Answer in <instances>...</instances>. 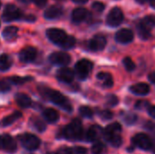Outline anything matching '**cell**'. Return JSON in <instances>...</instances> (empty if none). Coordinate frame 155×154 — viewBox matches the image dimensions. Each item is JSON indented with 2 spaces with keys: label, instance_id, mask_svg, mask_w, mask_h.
Segmentation results:
<instances>
[{
  "label": "cell",
  "instance_id": "cell-28",
  "mask_svg": "<svg viewBox=\"0 0 155 154\" xmlns=\"http://www.w3.org/2000/svg\"><path fill=\"white\" fill-rule=\"evenodd\" d=\"M104 151H105V145L103 143H100V142L95 143L93 145L92 150H91L93 154H103Z\"/></svg>",
  "mask_w": 155,
  "mask_h": 154
},
{
  "label": "cell",
  "instance_id": "cell-37",
  "mask_svg": "<svg viewBox=\"0 0 155 154\" xmlns=\"http://www.w3.org/2000/svg\"><path fill=\"white\" fill-rule=\"evenodd\" d=\"M10 90V85L7 81H0V92L5 93Z\"/></svg>",
  "mask_w": 155,
  "mask_h": 154
},
{
  "label": "cell",
  "instance_id": "cell-9",
  "mask_svg": "<svg viewBox=\"0 0 155 154\" xmlns=\"http://www.w3.org/2000/svg\"><path fill=\"white\" fill-rule=\"evenodd\" d=\"M107 40L106 37L104 34H95L90 41L88 44L89 49L93 52H99L104 49L105 45H106Z\"/></svg>",
  "mask_w": 155,
  "mask_h": 154
},
{
  "label": "cell",
  "instance_id": "cell-44",
  "mask_svg": "<svg viewBox=\"0 0 155 154\" xmlns=\"http://www.w3.org/2000/svg\"><path fill=\"white\" fill-rule=\"evenodd\" d=\"M148 1H149V0H136V2H138L139 4H142V5H143V4L147 3Z\"/></svg>",
  "mask_w": 155,
  "mask_h": 154
},
{
  "label": "cell",
  "instance_id": "cell-5",
  "mask_svg": "<svg viewBox=\"0 0 155 154\" xmlns=\"http://www.w3.org/2000/svg\"><path fill=\"white\" fill-rule=\"evenodd\" d=\"M93 69V63L87 59H82L75 64V74L81 80H84L88 77Z\"/></svg>",
  "mask_w": 155,
  "mask_h": 154
},
{
  "label": "cell",
  "instance_id": "cell-21",
  "mask_svg": "<svg viewBox=\"0 0 155 154\" xmlns=\"http://www.w3.org/2000/svg\"><path fill=\"white\" fill-rule=\"evenodd\" d=\"M97 79L99 80V82L101 83V84L104 87L106 88H110L114 85V79L113 76L111 75V74L106 73V72H101L97 74Z\"/></svg>",
  "mask_w": 155,
  "mask_h": 154
},
{
  "label": "cell",
  "instance_id": "cell-2",
  "mask_svg": "<svg viewBox=\"0 0 155 154\" xmlns=\"http://www.w3.org/2000/svg\"><path fill=\"white\" fill-rule=\"evenodd\" d=\"M43 93L51 102H53L54 104L61 107L63 110H64L66 112H72V110H73L72 104L70 103L69 100L61 93L52 90V89H49V88H45V89H44Z\"/></svg>",
  "mask_w": 155,
  "mask_h": 154
},
{
  "label": "cell",
  "instance_id": "cell-17",
  "mask_svg": "<svg viewBox=\"0 0 155 154\" xmlns=\"http://www.w3.org/2000/svg\"><path fill=\"white\" fill-rule=\"evenodd\" d=\"M64 14V9L59 5H54L48 7L44 14V16L48 20H54L61 17Z\"/></svg>",
  "mask_w": 155,
  "mask_h": 154
},
{
  "label": "cell",
  "instance_id": "cell-24",
  "mask_svg": "<svg viewBox=\"0 0 155 154\" xmlns=\"http://www.w3.org/2000/svg\"><path fill=\"white\" fill-rule=\"evenodd\" d=\"M15 101L17 104L22 108H27L32 104L31 98L25 93H17L15 95Z\"/></svg>",
  "mask_w": 155,
  "mask_h": 154
},
{
  "label": "cell",
  "instance_id": "cell-11",
  "mask_svg": "<svg viewBox=\"0 0 155 154\" xmlns=\"http://www.w3.org/2000/svg\"><path fill=\"white\" fill-rule=\"evenodd\" d=\"M49 60L52 64L57 65H67L71 62V56L64 52H54L49 56Z\"/></svg>",
  "mask_w": 155,
  "mask_h": 154
},
{
  "label": "cell",
  "instance_id": "cell-7",
  "mask_svg": "<svg viewBox=\"0 0 155 154\" xmlns=\"http://www.w3.org/2000/svg\"><path fill=\"white\" fill-rule=\"evenodd\" d=\"M124 21V13L121 8L114 7L110 10L106 17V24L109 26L116 27L119 26Z\"/></svg>",
  "mask_w": 155,
  "mask_h": 154
},
{
  "label": "cell",
  "instance_id": "cell-40",
  "mask_svg": "<svg viewBox=\"0 0 155 154\" xmlns=\"http://www.w3.org/2000/svg\"><path fill=\"white\" fill-rule=\"evenodd\" d=\"M147 110H148V113H149L152 117L155 118V105L149 106Z\"/></svg>",
  "mask_w": 155,
  "mask_h": 154
},
{
  "label": "cell",
  "instance_id": "cell-45",
  "mask_svg": "<svg viewBox=\"0 0 155 154\" xmlns=\"http://www.w3.org/2000/svg\"><path fill=\"white\" fill-rule=\"evenodd\" d=\"M18 1H20L22 3H25V4H27L29 2V0H18Z\"/></svg>",
  "mask_w": 155,
  "mask_h": 154
},
{
  "label": "cell",
  "instance_id": "cell-3",
  "mask_svg": "<svg viewBox=\"0 0 155 154\" xmlns=\"http://www.w3.org/2000/svg\"><path fill=\"white\" fill-rule=\"evenodd\" d=\"M154 26L155 15H150L144 16L143 19H141L138 22V24L136 25L139 36L143 40H146V39L150 38L151 37V30Z\"/></svg>",
  "mask_w": 155,
  "mask_h": 154
},
{
  "label": "cell",
  "instance_id": "cell-15",
  "mask_svg": "<svg viewBox=\"0 0 155 154\" xmlns=\"http://www.w3.org/2000/svg\"><path fill=\"white\" fill-rule=\"evenodd\" d=\"M36 49L32 46H27L21 50V52L19 53V59L23 63H31L36 58Z\"/></svg>",
  "mask_w": 155,
  "mask_h": 154
},
{
  "label": "cell",
  "instance_id": "cell-30",
  "mask_svg": "<svg viewBox=\"0 0 155 154\" xmlns=\"http://www.w3.org/2000/svg\"><path fill=\"white\" fill-rule=\"evenodd\" d=\"M67 154H87V150L80 146L67 148Z\"/></svg>",
  "mask_w": 155,
  "mask_h": 154
},
{
  "label": "cell",
  "instance_id": "cell-8",
  "mask_svg": "<svg viewBox=\"0 0 155 154\" xmlns=\"http://www.w3.org/2000/svg\"><path fill=\"white\" fill-rule=\"evenodd\" d=\"M20 142L22 145L28 151H35L38 149L40 145V140L34 134L25 133L20 137Z\"/></svg>",
  "mask_w": 155,
  "mask_h": 154
},
{
  "label": "cell",
  "instance_id": "cell-36",
  "mask_svg": "<svg viewBox=\"0 0 155 154\" xmlns=\"http://www.w3.org/2000/svg\"><path fill=\"white\" fill-rule=\"evenodd\" d=\"M108 105H110V106H114V105H116L117 103H118V99H117V97L115 96V95H109L108 97H107V103H106Z\"/></svg>",
  "mask_w": 155,
  "mask_h": 154
},
{
  "label": "cell",
  "instance_id": "cell-39",
  "mask_svg": "<svg viewBox=\"0 0 155 154\" xmlns=\"http://www.w3.org/2000/svg\"><path fill=\"white\" fill-rule=\"evenodd\" d=\"M33 2L39 7H43L46 5L47 0H33Z\"/></svg>",
  "mask_w": 155,
  "mask_h": 154
},
{
  "label": "cell",
  "instance_id": "cell-10",
  "mask_svg": "<svg viewBox=\"0 0 155 154\" xmlns=\"http://www.w3.org/2000/svg\"><path fill=\"white\" fill-rule=\"evenodd\" d=\"M133 143L135 146L139 147L142 150L147 151L152 149L153 143L150 137L145 133H138L133 138Z\"/></svg>",
  "mask_w": 155,
  "mask_h": 154
},
{
  "label": "cell",
  "instance_id": "cell-27",
  "mask_svg": "<svg viewBox=\"0 0 155 154\" xmlns=\"http://www.w3.org/2000/svg\"><path fill=\"white\" fill-rule=\"evenodd\" d=\"M31 123L33 125V127L37 130L38 132H44L45 130V123L40 120L39 118H33L31 120Z\"/></svg>",
  "mask_w": 155,
  "mask_h": 154
},
{
  "label": "cell",
  "instance_id": "cell-4",
  "mask_svg": "<svg viewBox=\"0 0 155 154\" xmlns=\"http://www.w3.org/2000/svg\"><path fill=\"white\" fill-rule=\"evenodd\" d=\"M64 136L65 139L70 141L80 140L83 137V126L82 123L78 119H74L64 129Z\"/></svg>",
  "mask_w": 155,
  "mask_h": 154
},
{
  "label": "cell",
  "instance_id": "cell-1",
  "mask_svg": "<svg viewBox=\"0 0 155 154\" xmlns=\"http://www.w3.org/2000/svg\"><path fill=\"white\" fill-rule=\"evenodd\" d=\"M46 35L48 39L61 46L64 49H71L75 45V38L72 35H68L64 30L59 28H50L46 31Z\"/></svg>",
  "mask_w": 155,
  "mask_h": 154
},
{
  "label": "cell",
  "instance_id": "cell-38",
  "mask_svg": "<svg viewBox=\"0 0 155 154\" xmlns=\"http://www.w3.org/2000/svg\"><path fill=\"white\" fill-rule=\"evenodd\" d=\"M148 105H149L148 102H146V101H139V102H137V103H136V108H138V109H143V108L145 106V107H147V109H148Z\"/></svg>",
  "mask_w": 155,
  "mask_h": 154
},
{
  "label": "cell",
  "instance_id": "cell-19",
  "mask_svg": "<svg viewBox=\"0 0 155 154\" xmlns=\"http://www.w3.org/2000/svg\"><path fill=\"white\" fill-rule=\"evenodd\" d=\"M104 135V129L99 125L91 126L86 133V139L88 142L98 141Z\"/></svg>",
  "mask_w": 155,
  "mask_h": 154
},
{
  "label": "cell",
  "instance_id": "cell-16",
  "mask_svg": "<svg viewBox=\"0 0 155 154\" xmlns=\"http://www.w3.org/2000/svg\"><path fill=\"white\" fill-rule=\"evenodd\" d=\"M0 149L8 152H14L16 151V143L11 136L2 135L0 136Z\"/></svg>",
  "mask_w": 155,
  "mask_h": 154
},
{
  "label": "cell",
  "instance_id": "cell-46",
  "mask_svg": "<svg viewBox=\"0 0 155 154\" xmlns=\"http://www.w3.org/2000/svg\"><path fill=\"white\" fill-rule=\"evenodd\" d=\"M152 150H153V152L155 154V143L154 144H153V146H152Z\"/></svg>",
  "mask_w": 155,
  "mask_h": 154
},
{
  "label": "cell",
  "instance_id": "cell-22",
  "mask_svg": "<svg viewBox=\"0 0 155 154\" xmlns=\"http://www.w3.org/2000/svg\"><path fill=\"white\" fill-rule=\"evenodd\" d=\"M22 116V113L20 112H15L8 116H5V118H3L0 122V125L2 127H6L11 125L12 123H14L15 122H16L18 119H20Z\"/></svg>",
  "mask_w": 155,
  "mask_h": 154
},
{
  "label": "cell",
  "instance_id": "cell-41",
  "mask_svg": "<svg viewBox=\"0 0 155 154\" xmlns=\"http://www.w3.org/2000/svg\"><path fill=\"white\" fill-rule=\"evenodd\" d=\"M148 79L152 82L155 84V73H151L149 75H148Z\"/></svg>",
  "mask_w": 155,
  "mask_h": 154
},
{
  "label": "cell",
  "instance_id": "cell-26",
  "mask_svg": "<svg viewBox=\"0 0 155 154\" xmlns=\"http://www.w3.org/2000/svg\"><path fill=\"white\" fill-rule=\"evenodd\" d=\"M12 65V59L8 54H2L0 55V70L6 71Z\"/></svg>",
  "mask_w": 155,
  "mask_h": 154
},
{
  "label": "cell",
  "instance_id": "cell-43",
  "mask_svg": "<svg viewBox=\"0 0 155 154\" xmlns=\"http://www.w3.org/2000/svg\"><path fill=\"white\" fill-rule=\"evenodd\" d=\"M149 2H150V5H151V6H152L153 8H154L155 9V0H149Z\"/></svg>",
  "mask_w": 155,
  "mask_h": 154
},
{
  "label": "cell",
  "instance_id": "cell-32",
  "mask_svg": "<svg viewBox=\"0 0 155 154\" xmlns=\"http://www.w3.org/2000/svg\"><path fill=\"white\" fill-rule=\"evenodd\" d=\"M92 7H93L94 12H96L98 14H101L105 9V5L104 3H102V2H94L93 5H92Z\"/></svg>",
  "mask_w": 155,
  "mask_h": 154
},
{
  "label": "cell",
  "instance_id": "cell-31",
  "mask_svg": "<svg viewBox=\"0 0 155 154\" xmlns=\"http://www.w3.org/2000/svg\"><path fill=\"white\" fill-rule=\"evenodd\" d=\"M124 64L125 69L129 72H132L135 69V64L130 57H125L124 59Z\"/></svg>",
  "mask_w": 155,
  "mask_h": 154
},
{
  "label": "cell",
  "instance_id": "cell-6",
  "mask_svg": "<svg viewBox=\"0 0 155 154\" xmlns=\"http://www.w3.org/2000/svg\"><path fill=\"white\" fill-rule=\"evenodd\" d=\"M2 17L5 22H11L14 20L21 19L23 17V13L15 5L8 4V5H6V6L4 9Z\"/></svg>",
  "mask_w": 155,
  "mask_h": 154
},
{
  "label": "cell",
  "instance_id": "cell-42",
  "mask_svg": "<svg viewBox=\"0 0 155 154\" xmlns=\"http://www.w3.org/2000/svg\"><path fill=\"white\" fill-rule=\"evenodd\" d=\"M73 1L77 4H85L86 2H88V0H73Z\"/></svg>",
  "mask_w": 155,
  "mask_h": 154
},
{
  "label": "cell",
  "instance_id": "cell-14",
  "mask_svg": "<svg viewBox=\"0 0 155 154\" xmlns=\"http://www.w3.org/2000/svg\"><path fill=\"white\" fill-rule=\"evenodd\" d=\"M134 38V32L131 29H128V28H123V29L119 30L115 34L116 41L118 43L124 44H129V43L133 42Z\"/></svg>",
  "mask_w": 155,
  "mask_h": 154
},
{
  "label": "cell",
  "instance_id": "cell-20",
  "mask_svg": "<svg viewBox=\"0 0 155 154\" xmlns=\"http://www.w3.org/2000/svg\"><path fill=\"white\" fill-rule=\"evenodd\" d=\"M130 91L136 95H146L150 93V86L145 83H138L132 85Z\"/></svg>",
  "mask_w": 155,
  "mask_h": 154
},
{
  "label": "cell",
  "instance_id": "cell-25",
  "mask_svg": "<svg viewBox=\"0 0 155 154\" xmlns=\"http://www.w3.org/2000/svg\"><path fill=\"white\" fill-rule=\"evenodd\" d=\"M43 115H44L45 119L47 122H49V123H55L59 119V113H58V112L55 111L54 109H52V108H46L44 111Z\"/></svg>",
  "mask_w": 155,
  "mask_h": 154
},
{
  "label": "cell",
  "instance_id": "cell-35",
  "mask_svg": "<svg viewBox=\"0 0 155 154\" xmlns=\"http://www.w3.org/2000/svg\"><path fill=\"white\" fill-rule=\"evenodd\" d=\"M10 80L12 83H14L15 84H21L27 82L29 80V78L28 77H17V76H15V77H11Z\"/></svg>",
  "mask_w": 155,
  "mask_h": 154
},
{
  "label": "cell",
  "instance_id": "cell-47",
  "mask_svg": "<svg viewBox=\"0 0 155 154\" xmlns=\"http://www.w3.org/2000/svg\"><path fill=\"white\" fill-rule=\"evenodd\" d=\"M0 7H1V2H0Z\"/></svg>",
  "mask_w": 155,
  "mask_h": 154
},
{
  "label": "cell",
  "instance_id": "cell-12",
  "mask_svg": "<svg viewBox=\"0 0 155 154\" xmlns=\"http://www.w3.org/2000/svg\"><path fill=\"white\" fill-rule=\"evenodd\" d=\"M121 132H122V125L118 123H114L112 124H109L104 130V136L108 142H110L111 140L121 136Z\"/></svg>",
  "mask_w": 155,
  "mask_h": 154
},
{
  "label": "cell",
  "instance_id": "cell-34",
  "mask_svg": "<svg viewBox=\"0 0 155 154\" xmlns=\"http://www.w3.org/2000/svg\"><path fill=\"white\" fill-rule=\"evenodd\" d=\"M114 116V113L109 110H104L100 113V117L103 120H110Z\"/></svg>",
  "mask_w": 155,
  "mask_h": 154
},
{
  "label": "cell",
  "instance_id": "cell-18",
  "mask_svg": "<svg viewBox=\"0 0 155 154\" xmlns=\"http://www.w3.org/2000/svg\"><path fill=\"white\" fill-rule=\"evenodd\" d=\"M56 77L60 82L69 84L73 82L74 77V73L68 67H63L57 71Z\"/></svg>",
  "mask_w": 155,
  "mask_h": 154
},
{
  "label": "cell",
  "instance_id": "cell-13",
  "mask_svg": "<svg viewBox=\"0 0 155 154\" xmlns=\"http://www.w3.org/2000/svg\"><path fill=\"white\" fill-rule=\"evenodd\" d=\"M91 18V13L83 7L75 8L72 13V20L75 24H80L85 22Z\"/></svg>",
  "mask_w": 155,
  "mask_h": 154
},
{
  "label": "cell",
  "instance_id": "cell-33",
  "mask_svg": "<svg viewBox=\"0 0 155 154\" xmlns=\"http://www.w3.org/2000/svg\"><path fill=\"white\" fill-rule=\"evenodd\" d=\"M136 120H137V116L134 113H127L124 118V122L129 125L134 124L136 122Z\"/></svg>",
  "mask_w": 155,
  "mask_h": 154
},
{
  "label": "cell",
  "instance_id": "cell-23",
  "mask_svg": "<svg viewBox=\"0 0 155 154\" xmlns=\"http://www.w3.org/2000/svg\"><path fill=\"white\" fill-rule=\"evenodd\" d=\"M17 33H18V28L16 26L14 25H10L7 26L4 29L2 34L4 36V38L7 41H12L14 39L16 38L17 36Z\"/></svg>",
  "mask_w": 155,
  "mask_h": 154
},
{
  "label": "cell",
  "instance_id": "cell-29",
  "mask_svg": "<svg viewBox=\"0 0 155 154\" xmlns=\"http://www.w3.org/2000/svg\"><path fill=\"white\" fill-rule=\"evenodd\" d=\"M79 113L83 117H85V118H92L94 115L93 110L88 106H81L79 109Z\"/></svg>",
  "mask_w": 155,
  "mask_h": 154
}]
</instances>
